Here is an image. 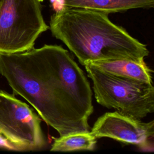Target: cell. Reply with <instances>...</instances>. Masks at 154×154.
Here are the masks:
<instances>
[{
    "instance_id": "obj_1",
    "label": "cell",
    "mask_w": 154,
    "mask_h": 154,
    "mask_svg": "<svg viewBox=\"0 0 154 154\" xmlns=\"http://www.w3.org/2000/svg\"><path fill=\"white\" fill-rule=\"evenodd\" d=\"M0 74L60 136L89 132L93 93L83 70L59 45L0 53Z\"/></svg>"
},
{
    "instance_id": "obj_2",
    "label": "cell",
    "mask_w": 154,
    "mask_h": 154,
    "mask_svg": "<svg viewBox=\"0 0 154 154\" xmlns=\"http://www.w3.org/2000/svg\"><path fill=\"white\" fill-rule=\"evenodd\" d=\"M49 28L83 66L118 59L143 61L149 54L146 45L97 11L62 6L51 16Z\"/></svg>"
},
{
    "instance_id": "obj_3",
    "label": "cell",
    "mask_w": 154,
    "mask_h": 154,
    "mask_svg": "<svg viewBox=\"0 0 154 154\" xmlns=\"http://www.w3.org/2000/svg\"><path fill=\"white\" fill-rule=\"evenodd\" d=\"M84 67L92 81L95 99L100 105L139 120L153 112L152 84L108 74L90 63Z\"/></svg>"
},
{
    "instance_id": "obj_4",
    "label": "cell",
    "mask_w": 154,
    "mask_h": 154,
    "mask_svg": "<svg viewBox=\"0 0 154 154\" xmlns=\"http://www.w3.org/2000/svg\"><path fill=\"white\" fill-rule=\"evenodd\" d=\"M38 0H1L0 53H16L32 48L47 31Z\"/></svg>"
},
{
    "instance_id": "obj_5",
    "label": "cell",
    "mask_w": 154,
    "mask_h": 154,
    "mask_svg": "<svg viewBox=\"0 0 154 154\" xmlns=\"http://www.w3.org/2000/svg\"><path fill=\"white\" fill-rule=\"evenodd\" d=\"M41 118L25 102L0 90V134L17 151L44 149L46 141L41 128Z\"/></svg>"
},
{
    "instance_id": "obj_6",
    "label": "cell",
    "mask_w": 154,
    "mask_h": 154,
    "mask_svg": "<svg viewBox=\"0 0 154 154\" xmlns=\"http://www.w3.org/2000/svg\"><path fill=\"white\" fill-rule=\"evenodd\" d=\"M90 132L96 138H110L153 150V120L146 123L118 111L106 112L97 119Z\"/></svg>"
},
{
    "instance_id": "obj_7",
    "label": "cell",
    "mask_w": 154,
    "mask_h": 154,
    "mask_svg": "<svg viewBox=\"0 0 154 154\" xmlns=\"http://www.w3.org/2000/svg\"><path fill=\"white\" fill-rule=\"evenodd\" d=\"M90 63L108 74L152 84V70L147 66L144 61L118 59Z\"/></svg>"
},
{
    "instance_id": "obj_8",
    "label": "cell",
    "mask_w": 154,
    "mask_h": 154,
    "mask_svg": "<svg viewBox=\"0 0 154 154\" xmlns=\"http://www.w3.org/2000/svg\"><path fill=\"white\" fill-rule=\"evenodd\" d=\"M62 6L83 8L109 14L135 8H150L154 0H61Z\"/></svg>"
},
{
    "instance_id": "obj_9",
    "label": "cell",
    "mask_w": 154,
    "mask_h": 154,
    "mask_svg": "<svg viewBox=\"0 0 154 154\" xmlns=\"http://www.w3.org/2000/svg\"><path fill=\"white\" fill-rule=\"evenodd\" d=\"M96 143V138L90 131L72 133L55 138L50 150L53 152L93 150Z\"/></svg>"
},
{
    "instance_id": "obj_10",
    "label": "cell",
    "mask_w": 154,
    "mask_h": 154,
    "mask_svg": "<svg viewBox=\"0 0 154 154\" xmlns=\"http://www.w3.org/2000/svg\"><path fill=\"white\" fill-rule=\"evenodd\" d=\"M0 148L6 149V150L17 151L15 146L1 134H0Z\"/></svg>"
},
{
    "instance_id": "obj_11",
    "label": "cell",
    "mask_w": 154,
    "mask_h": 154,
    "mask_svg": "<svg viewBox=\"0 0 154 154\" xmlns=\"http://www.w3.org/2000/svg\"><path fill=\"white\" fill-rule=\"evenodd\" d=\"M38 1H39L40 2H42V1H43V0H38Z\"/></svg>"
},
{
    "instance_id": "obj_12",
    "label": "cell",
    "mask_w": 154,
    "mask_h": 154,
    "mask_svg": "<svg viewBox=\"0 0 154 154\" xmlns=\"http://www.w3.org/2000/svg\"><path fill=\"white\" fill-rule=\"evenodd\" d=\"M1 0H0V2H1Z\"/></svg>"
}]
</instances>
